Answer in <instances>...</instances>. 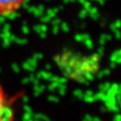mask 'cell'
I'll use <instances>...</instances> for the list:
<instances>
[{"instance_id":"obj_2","label":"cell","mask_w":121,"mask_h":121,"mask_svg":"<svg viewBox=\"0 0 121 121\" xmlns=\"http://www.w3.org/2000/svg\"><path fill=\"white\" fill-rule=\"evenodd\" d=\"M8 110L7 97L2 84L0 82V121H4Z\"/></svg>"},{"instance_id":"obj_1","label":"cell","mask_w":121,"mask_h":121,"mask_svg":"<svg viewBox=\"0 0 121 121\" xmlns=\"http://www.w3.org/2000/svg\"><path fill=\"white\" fill-rule=\"evenodd\" d=\"M25 0H0V16L8 17L18 12Z\"/></svg>"}]
</instances>
